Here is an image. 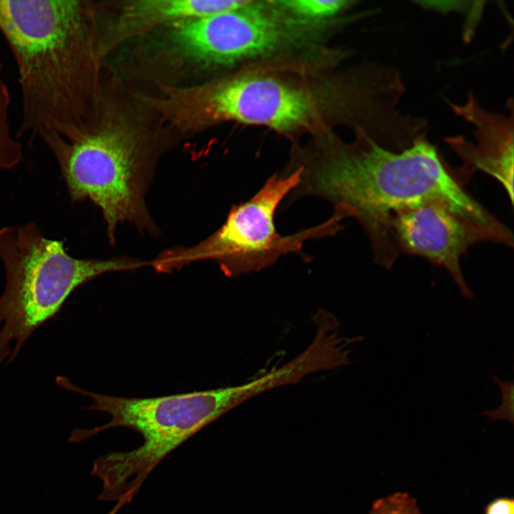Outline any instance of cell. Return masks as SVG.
Here are the masks:
<instances>
[{
	"label": "cell",
	"instance_id": "6da1fadb",
	"mask_svg": "<svg viewBox=\"0 0 514 514\" xmlns=\"http://www.w3.org/2000/svg\"><path fill=\"white\" fill-rule=\"evenodd\" d=\"M291 166L300 181L284 203L305 196L329 201L343 218L356 219L367 233L376 261L390 268L398 258L390 222L396 212L443 202L484 233L496 236L503 223L472 196L425 137L395 151L364 133L356 143L323 147Z\"/></svg>",
	"mask_w": 514,
	"mask_h": 514
},
{
	"label": "cell",
	"instance_id": "7a4b0ae2",
	"mask_svg": "<svg viewBox=\"0 0 514 514\" xmlns=\"http://www.w3.org/2000/svg\"><path fill=\"white\" fill-rule=\"evenodd\" d=\"M95 6L80 0H0V32L21 94L17 138H69L93 112L101 59Z\"/></svg>",
	"mask_w": 514,
	"mask_h": 514
},
{
	"label": "cell",
	"instance_id": "3957f363",
	"mask_svg": "<svg viewBox=\"0 0 514 514\" xmlns=\"http://www.w3.org/2000/svg\"><path fill=\"white\" fill-rule=\"evenodd\" d=\"M61 387L93 399L88 409L108 413L111 420L91 430H79L80 441L107 429L126 427L138 432L143 444L129 451L109 452L97 458L91 474L102 483L99 499L114 503L108 514L129 504L156 465L204 427L259 394L257 383L153 398H125L85 390L64 377Z\"/></svg>",
	"mask_w": 514,
	"mask_h": 514
},
{
	"label": "cell",
	"instance_id": "277c9868",
	"mask_svg": "<svg viewBox=\"0 0 514 514\" xmlns=\"http://www.w3.org/2000/svg\"><path fill=\"white\" fill-rule=\"evenodd\" d=\"M6 284L0 296V364L11 363L31 333L80 286L107 272L136 269L131 258L79 259L64 241L45 238L33 222L0 229Z\"/></svg>",
	"mask_w": 514,
	"mask_h": 514
},
{
	"label": "cell",
	"instance_id": "5b68a950",
	"mask_svg": "<svg viewBox=\"0 0 514 514\" xmlns=\"http://www.w3.org/2000/svg\"><path fill=\"white\" fill-rule=\"evenodd\" d=\"M40 138L59 164L71 201L89 199L101 209L111 243L117 225L125 221L155 233L144 199L150 153L132 131L90 119L69 138L54 131Z\"/></svg>",
	"mask_w": 514,
	"mask_h": 514
},
{
	"label": "cell",
	"instance_id": "8992f818",
	"mask_svg": "<svg viewBox=\"0 0 514 514\" xmlns=\"http://www.w3.org/2000/svg\"><path fill=\"white\" fill-rule=\"evenodd\" d=\"M299 169L276 173L246 201L233 205L222 226L196 246L175 248L152 261L159 272H170L201 260H213L228 277L259 271L288 253L299 254L305 242L338 233L343 218L333 212L326 221L291 235L277 231L275 214L278 206L299 183Z\"/></svg>",
	"mask_w": 514,
	"mask_h": 514
},
{
	"label": "cell",
	"instance_id": "52a82bcc",
	"mask_svg": "<svg viewBox=\"0 0 514 514\" xmlns=\"http://www.w3.org/2000/svg\"><path fill=\"white\" fill-rule=\"evenodd\" d=\"M153 102L167 120L186 129L232 121L291 132L308 126L316 109L304 89L266 75L166 87Z\"/></svg>",
	"mask_w": 514,
	"mask_h": 514
},
{
	"label": "cell",
	"instance_id": "ba28073f",
	"mask_svg": "<svg viewBox=\"0 0 514 514\" xmlns=\"http://www.w3.org/2000/svg\"><path fill=\"white\" fill-rule=\"evenodd\" d=\"M272 4L273 11L252 1L236 9L168 25V46L181 59L203 66L273 54L292 43L296 33L294 23L284 21Z\"/></svg>",
	"mask_w": 514,
	"mask_h": 514
},
{
	"label": "cell",
	"instance_id": "9c48e42d",
	"mask_svg": "<svg viewBox=\"0 0 514 514\" xmlns=\"http://www.w3.org/2000/svg\"><path fill=\"white\" fill-rule=\"evenodd\" d=\"M390 231L398 256H420L443 267L463 297L474 298L462 272L460 258L470 246L490 241L483 232L449 205L438 201L423 203L396 212L391 217Z\"/></svg>",
	"mask_w": 514,
	"mask_h": 514
},
{
	"label": "cell",
	"instance_id": "30bf717a",
	"mask_svg": "<svg viewBox=\"0 0 514 514\" xmlns=\"http://www.w3.org/2000/svg\"><path fill=\"white\" fill-rule=\"evenodd\" d=\"M456 114L475 126L476 143L463 138H446L447 143L463 161L456 177L464 185L475 171L495 178L513 203V117L491 114L480 107L473 96L464 105H453Z\"/></svg>",
	"mask_w": 514,
	"mask_h": 514
},
{
	"label": "cell",
	"instance_id": "8fae6325",
	"mask_svg": "<svg viewBox=\"0 0 514 514\" xmlns=\"http://www.w3.org/2000/svg\"><path fill=\"white\" fill-rule=\"evenodd\" d=\"M248 0H138L126 4L112 28L111 39L101 49L109 48L153 29L198 17L213 15L249 4Z\"/></svg>",
	"mask_w": 514,
	"mask_h": 514
},
{
	"label": "cell",
	"instance_id": "7c38bea8",
	"mask_svg": "<svg viewBox=\"0 0 514 514\" xmlns=\"http://www.w3.org/2000/svg\"><path fill=\"white\" fill-rule=\"evenodd\" d=\"M9 90L3 77V65L0 62V171L11 169L22 158V144L11 135L9 111Z\"/></svg>",
	"mask_w": 514,
	"mask_h": 514
},
{
	"label": "cell",
	"instance_id": "4fadbf2b",
	"mask_svg": "<svg viewBox=\"0 0 514 514\" xmlns=\"http://www.w3.org/2000/svg\"><path fill=\"white\" fill-rule=\"evenodd\" d=\"M282 11L302 21L332 17L348 7L343 0H286L273 1Z\"/></svg>",
	"mask_w": 514,
	"mask_h": 514
},
{
	"label": "cell",
	"instance_id": "5bb4252c",
	"mask_svg": "<svg viewBox=\"0 0 514 514\" xmlns=\"http://www.w3.org/2000/svg\"><path fill=\"white\" fill-rule=\"evenodd\" d=\"M368 514H422L415 498L406 492H396L376 500Z\"/></svg>",
	"mask_w": 514,
	"mask_h": 514
},
{
	"label": "cell",
	"instance_id": "9a60e30c",
	"mask_svg": "<svg viewBox=\"0 0 514 514\" xmlns=\"http://www.w3.org/2000/svg\"><path fill=\"white\" fill-rule=\"evenodd\" d=\"M493 381L498 386L501 393V404L494 410L482 413L490 421L506 420L513 423L514 418V383L513 381H504L494 376Z\"/></svg>",
	"mask_w": 514,
	"mask_h": 514
},
{
	"label": "cell",
	"instance_id": "2e32d148",
	"mask_svg": "<svg viewBox=\"0 0 514 514\" xmlns=\"http://www.w3.org/2000/svg\"><path fill=\"white\" fill-rule=\"evenodd\" d=\"M484 514H514L512 498H498L490 502L484 509Z\"/></svg>",
	"mask_w": 514,
	"mask_h": 514
}]
</instances>
